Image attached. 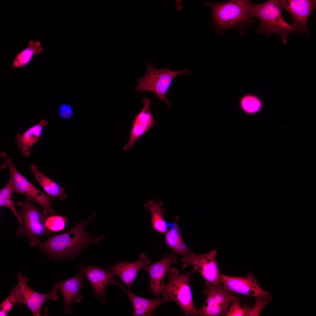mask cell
Returning <instances> with one entry per match:
<instances>
[{
  "label": "cell",
  "instance_id": "cell-1",
  "mask_svg": "<svg viewBox=\"0 0 316 316\" xmlns=\"http://www.w3.org/2000/svg\"><path fill=\"white\" fill-rule=\"evenodd\" d=\"M95 215L92 214L85 221L75 223L67 232L52 235L45 241L40 242L39 245L42 250L54 258L60 259L73 257L89 244H98L104 236L91 237L84 230Z\"/></svg>",
  "mask_w": 316,
  "mask_h": 316
},
{
  "label": "cell",
  "instance_id": "cell-2",
  "mask_svg": "<svg viewBox=\"0 0 316 316\" xmlns=\"http://www.w3.org/2000/svg\"><path fill=\"white\" fill-rule=\"evenodd\" d=\"M250 0H233L221 3L204 1L212 13V20L215 27L223 32L229 29L251 27L254 22L249 11Z\"/></svg>",
  "mask_w": 316,
  "mask_h": 316
},
{
  "label": "cell",
  "instance_id": "cell-3",
  "mask_svg": "<svg viewBox=\"0 0 316 316\" xmlns=\"http://www.w3.org/2000/svg\"><path fill=\"white\" fill-rule=\"evenodd\" d=\"M283 8L279 0H269L261 4H250L249 11L252 17L258 18L259 28L256 33H262L267 37L276 33L283 43H287L286 37L290 34L297 32L292 25L288 23L282 16Z\"/></svg>",
  "mask_w": 316,
  "mask_h": 316
},
{
  "label": "cell",
  "instance_id": "cell-4",
  "mask_svg": "<svg viewBox=\"0 0 316 316\" xmlns=\"http://www.w3.org/2000/svg\"><path fill=\"white\" fill-rule=\"evenodd\" d=\"M196 272L193 268L186 273L180 274L178 269L169 267L166 273L168 282L164 284L161 293L162 297L175 302L186 316H199L198 310L193 304L190 283L191 275Z\"/></svg>",
  "mask_w": 316,
  "mask_h": 316
},
{
  "label": "cell",
  "instance_id": "cell-5",
  "mask_svg": "<svg viewBox=\"0 0 316 316\" xmlns=\"http://www.w3.org/2000/svg\"><path fill=\"white\" fill-rule=\"evenodd\" d=\"M191 73L189 68L177 71H172L168 68L157 69L151 63L148 62L144 76L137 80L138 85L135 89L138 92H150L154 93L170 108L171 102L167 98L166 95L173 80L181 74L189 76Z\"/></svg>",
  "mask_w": 316,
  "mask_h": 316
},
{
  "label": "cell",
  "instance_id": "cell-6",
  "mask_svg": "<svg viewBox=\"0 0 316 316\" xmlns=\"http://www.w3.org/2000/svg\"><path fill=\"white\" fill-rule=\"evenodd\" d=\"M31 200L26 198L25 200L18 201L16 203L17 206L21 208L23 225L18 229L16 235L26 237L30 241L31 246L34 247L40 243L39 239L40 236L50 234L51 232L45 226L46 219L50 215L46 213L41 214Z\"/></svg>",
  "mask_w": 316,
  "mask_h": 316
},
{
  "label": "cell",
  "instance_id": "cell-7",
  "mask_svg": "<svg viewBox=\"0 0 316 316\" xmlns=\"http://www.w3.org/2000/svg\"><path fill=\"white\" fill-rule=\"evenodd\" d=\"M1 156L4 162L1 169L4 170L7 168L8 169L13 178L14 193L22 194L43 207V213L50 215L55 214L51 205L52 197L40 191L19 173L5 152L2 153Z\"/></svg>",
  "mask_w": 316,
  "mask_h": 316
},
{
  "label": "cell",
  "instance_id": "cell-8",
  "mask_svg": "<svg viewBox=\"0 0 316 316\" xmlns=\"http://www.w3.org/2000/svg\"><path fill=\"white\" fill-rule=\"evenodd\" d=\"M206 299L198 310L199 316H225L232 301L237 297L220 285L206 284L203 290Z\"/></svg>",
  "mask_w": 316,
  "mask_h": 316
},
{
  "label": "cell",
  "instance_id": "cell-9",
  "mask_svg": "<svg viewBox=\"0 0 316 316\" xmlns=\"http://www.w3.org/2000/svg\"><path fill=\"white\" fill-rule=\"evenodd\" d=\"M217 254L215 249L201 254L190 252L188 255L184 256L181 260L183 268H185L189 265H192L202 276L206 284L219 285L220 274L216 259Z\"/></svg>",
  "mask_w": 316,
  "mask_h": 316
},
{
  "label": "cell",
  "instance_id": "cell-10",
  "mask_svg": "<svg viewBox=\"0 0 316 316\" xmlns=\"http://www.w3.org/2000/svg\"><path fill=\"white\" fill-rule=\"evenodd\" d=\"M17 278L18 281V287L20 299V305L27 306L34 316H41L40 311L44 303L47 300H53L56 301L58 299L56 293L59 292L57 283L54 284L52 291L47 293H39L31 288L28 285V280L24 277L21 272L18 271Z\"/></svg>",
  "mask_w": 316,
  "mask_h": 316
},
{
  "label": "cell",
  "instance_id": "cell-11",
  "mask_svg": "<svg viewBox=\"0 0 316 316\" xmlns=\"http://www.w3.org/2000/svg\"><path fill=\"white\" fill-rule=\"evenodd\" d=\"M220 284L231 292H235L246 296L255 297L272 299L269 293L260 286L258 280L252 273L245 277L229 276L220 275Z\"/></svg>",
  "mask_w": 316,
  "mask_h": 316
},
{
  "label": "cell",
  "instance_id": "cell-12",
  "mask_svg": "<svg viewBox=\"0 0 316 316\" xmlns=\"http://www.w3.org/2000/svg\"><path fill=\"white\" fill-rule=\"evenodd\" d=\"M279 3L283 9L287 11L292 17V24L297 32L305 33L309 36L306 28L307 21L313 11L316 8L315 0H281Z\"/></svg>",
  "mask_w": 316,
  "mask_h": 316
},
{
  "label": "cell",
  "instance_id": "cell-13",
  "mask_svg": "<svg viewBox=\"0 0 316 316\" xmlns=\"http://www.w3.org/2000/svg\"><path fill=\"white\" fill-rule=\"evenodd\" d=\"M77 270L91 284L95 298L99 299L102 304H105V288L108 284H114L115 279L112 274L104 269L86 265L81 266Z\"/></svg>",
  "mask_w": 316,
  "mask_h": 316
},
{
  "label": "cell",
  "instance_id": "cell-14",
  "mask_svg": "<svg viewBox=\"0 0 316 316\" xmlns=\"http://www.w3.org/2000/svg\"><path fill=\"white\" fill-rule=\"evenodd\" d=\"M143 107L135 117L131 129L129 138L123 150L127 151L134 147L136 141L155 124L150 109L151 99L147 97L142 99Z\"/></svg>",
  "mask_w": 316,
  "mask_h": 316
},
{
  "label": "cell",
  "instance_id": "cell-15",
  "mask_svg": "<svg viewBox=\"0 0 316 316\" xmlns=\"http://www.w3.org/2000/svg\"><path fill=\"white\" fill-rule=\"evenodd\" d=\"M177 255L172 253L166 254L161 260L153 264L145 266L142 268L148 273L150 279V290L158 298L164 285V276L172 264L176 263Z\"/></svg>",
  "mask_w": 316,
  "mask_h": 316
},
{
  "label": "cell",
  "instance_id": "cell-16",
  "mask_svg": "<svg viewBox=\"0 0 316 316\" xmlns=\"http://www.w3.org/2000/svg\"><path fill=\"white\" fill-rule=\"evenodd\" d=\"M139 260L133 262H124L118 261L113 265L108 267L107 270L111 272L114 276H118L130 291L131 285L139 270L145 266L150 265V258L144 253L139 256Z\"/></svg>",
  "mask_w": 316,
  "mask_h": 316
},
{
  "label": "cell",
  "instance_id": "cell-17",
  "mask_svg": "<svg viewBox=\"0 0 316 316\" xmlns=\"http://www.w3.org/2000/svg\"><path fill=\"white\" fill-rule=\"evenodd\" d=\"M83 281L84 276L77 273L72 277L57 282L59 292L61 293L63 297L64 312L70 313L72 310L71 306L72 303H78L83 299L81 292Z\"/></svg>",
  "mask_w": 316,
  "mask_h": 316
},
{
  "label": "cell",
  "instance_id": "cell-18",
  "mask_svg": "<svg viewBox=\"0 0 316 316\" xmlns=\"http://www.w3.org/2000/svg\"><path fill=\"white\" fill-rule=\"evenodd\" d=\"M114 284L119 286L128 295L131 303L133 315L134 316H152L153 311L157 307L164 303L170 302L167 298L162 297L161 299L158 298L152 299L137 296L133 293L130 291L126 289L116 279Z\"/></svg>",
  "mask_w": 316,
  "mask_h": 316
},
{
  "label": "cell",
  "instance_id": "cell-19",
  "mask_svg": "<svg viewBox=\"0 0 316 316\" xmlns=\"http://www.w3.org/2000/svg\"><path fill=\"white\" fill-rule=\"evenodd\" d=\"M48 123L46 119H42L37 124L28 128L22 134L19 133L17 134L15 140L21 150L23 157L29 156L31 152V147L37 142L44 127Z\"/></svg>",
  "mask_w": 316,
  "mask_h": 316
},
{
  "label": "cell",
  "instance_id": "cell-20",
  "mask_svg": "<svg viewBox=\"0 0 316 316\" xmlns=\"http://www.w3.org/2000/svg\"><path fill=\"white\" fill-rule=\"evenodd\" d=\"M30 169L36 181L38 182L46 194L53 199L64 200L66 199L65 189L40 171L37 166L32 164Z\"/></svg>",
  "mask_w": 316,
  "mask_h": 316
},
{
  "label": "cell",
  "instance_id": "cell-21",
  "mask_svg": "<svg viewBox=\"0 0 316 316\" xmlns=\"http://www.w3.org/2000/svg\"><path fill=\"white\" fill-rule=\"evenodd\" d=\"M178 218L176 216L173 223H169L170 228L164 234L165 242L175 253L186 256L191 251L182 237L178 223Z\"/></svg>",
  "mask_w": 316,
  "mask_h": 316
},
{
  "label": "cell",
  "instance_id": "cell-22",
  "mask_svg": "<svg viewBox=\"0 0 316 316\" xmlns=\"http://www.w3.org/2000/svg\"><path fill=\"white\" fill-rule=\"evenodd\" d=\"M162 201L152 200L144 205L145 209L152 215L151 224L152 228L158 233L165 234L167 231L169 224L165 220L164 212Z\"/></svg>",
  "mask_w": 316,
  "mask_h": 316
},
{
  "label": "cell",
  "instance_id": "cell-23",
  "mask_svg": "<svg viewBox=\"0 0 316 316\" xmlns=\"http://www.w3.org/2000/svg\"><path fill=\"white\" fill-rule=\"evenodd\" d=\"M43 51L40 42L30 40L27 47L16 54L11 68L14 69L26 66L31 62L35 54H41Z\"/></svg>",
  "mask_w": 316,
  "mask_h": 316
},
{
  "label": "cell",
  "instance_id": "cell-24",
  "mask_svg": "<svg viewBox=\"0 0 316 316\" xmlns=\"http://www.w3.org/2000/svg\"><path fill=\"white\" fill-rule=\"evenodd\" d=\"M14 193L13 184L12 176L10 174L9 180L0 192V205L10 209L17 219L20 224L23 223L22 215L15 207L13 200Z\"/></svg>",
  "mask_w": 316,
  "mask_h": 316
},
{
  "label": "cell",
  "instance_id": "cell-25",
  "mask_svg": "<svg viewBox=\"0 0 316 316\" xmlns=\"http://www.w3.org/2000/svg\"><path fill=\"white\" fill-rule=\"evenodd\" d=\"M239 106L242 111L248 115L255 114L262 110V101L257 96L248 94L242 97L239 101Z\"/></svg>",
  "mask_w": 316,
  "mask_h": 316
},
{
  "label": "cell",
  "instance_id": "cell-26",
  "mask_svg": "<svg viewBox=\"0 0 316 316\" xmlns=\"http://www.w3.org/2000/svg\"><path fill=\"white\" fill-rule=\"evenodd\" d=\"M16 303L20 304L19 290L17 285L12 288L10 295L0 304V316H6Z\"/></svg>",
  "mask_w": 316,
  "mask_h": 316
},
{
  "label": "cell",
  "instance_id": "cell-27",
  "mask_svg": "<svg viewBox=\"0 0 316 316\" xmlns=\"http://www.w3.org/2000/svg\"><path fill=\"white\" fill-rule=\"evenodd\" d=\"M68 218L65 216L55 214L48 216L45 221V226L50 232H57L62 230L65 228Z\"/></svg>",
  "mask_w": 316,
  "mask_h": 316
},
{
  "label": "cell",
  "instance_id": "cell-28",
  "mask_svg": "<svg viewBox=\"0 0 316 316\" xmlns=\"http://www.w3.org/2000/svg\"><path fill=\"white\" fill-rule=\"evenodd\" d=\"M245 310L241 306V303L238 297L234 299L226 314V316H245Z\"/></svg>",
  "mask_w": 316,
  "mask_h": 316
},
{
  "label": "cell",
  "instance_id": "cell-29",
  "mask_svg": "<svg viewBox=\"0 0 316 316\" xmlns=\"http://www.w3.org/2000/svg\"><path fill=\"white\" fill-rule=\"evenodd\" d=\"M58 115L61 119H67L70 118L73 114V110L71 105L63 103L59 106L58 109Z\"/></svg>",
  "mask_w": 316,
  "mask_h": 316
}]
</instances>
